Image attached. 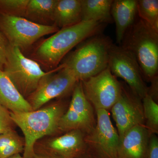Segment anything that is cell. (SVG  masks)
<instances>
[{"label": "cell", "mask_w": 158, "mask_h": 158, "mask_svg": "<svg viewBox=\"0 0 158 158\" xmlns=\"http://www.w3.org/2000/svg\"><path fill=\"white\" fill-rule=\"evenodd\" d=\"M65 112V105L61 102L36 110L10 112L15 124L24 135L23 158H34L36 142L44 137L59 132V122Z\"/></svg>", "instance_id": "6da1fadb"}, {"label": "cell", "mask_w": 158, "mask_h": 158, "mask_svg": "<svg viewBox=\"0 0 158 158\" xmlns=\"http://www.w3.org/2000/svg\"><path fill=\"white\" fill-rule=\"evenodd\" d=\"M103 25L97 22L81 21L62 28L41 44L35 56L43 63L49 66H56L75 46L98 34Z\"/></svg>", "instance_id": "7a4b0ae2"}, {"label": "cell", "mask_w": 158, "mask_h": 158, "mask_svg": "<svg viewBox=\"0 0 158 158\" xmlns=\"http://www.w3.org/2000/svg\"><path fill=\"white\" fill-rule=\"evenodd\" d=\"M111 44L107 37L98 34L89 37L61 65L78 81L96 75L108 67Z\"/></svg>", "instance_id": "3957f363"}, {"label": "cell", "mask_w": 158, "mask_h": 158, "mask_svg": "<svg viewBox=\"0 0 158 158\" xmlns=\"http://www.w3.org/2000/svg\"><path fill=\"white\" fill-rule=\"evenodd\" d=\"M122 42L121 46L135 57L142 74L149 80L155 78L158 70V32L140 19L127 31Z\"/></svg>", "instance_id": "277c9868"}, {"label": "cell", "mask_w": 158, "mask_h": 158, "mask_svg": "<svg viewBox=\"0 0 158 158\" xmlns=\"http://www.w3.org/2000/svg\"><path fill=\"white\" fill-rule=\"evenodd\" d=\"M3 71L26 99L50 72L44 71L37 62L25 56L20 49L9 44Z\"/></svg>", "instance_id": "5b68a950"}, {"label": "cell", "mask_w": 158, "mask_h": 158, "mask_svg": "<svg viewBox=\"0 0 158 158\" xmlns=\"http://www.w3.org/2000/svg\"><path fill=\"white\" fill-rule=\"evenodd\" d=\"M0 30L8 43L21 49L29 47L43 36L56 33L59 28L22 16L0 13Z\"/></svg>", "instance_id": "8992f818"}, {"label": "cell", "mask_w": 158, "mask_h": 158, "mask_svg": "<svg viewBox=\"0 0 158 158\" xmlns=\"http://www.w3.org/2000/svg\"><path fill=\"white\" fill-rule=\"evenodd\" d=\"M108 67L113 75L126 82L134 94L142 99L148 93L142 79V74L135 57L123 47L111 44L109 53Z\"/></svg>", "instance_id": "52a82bcc"}, {"label": "cell", "mask_w": 158, "mask_h": 158, "mask_svg": "<svg viewBox=\"0 0 158 158\" xmlns=\"http://www.w3.org/2000/svg\"><path fill=\"white\" fill-rule=\"evenodd\" d=\"M86 98L96 110H111L122 92V86L110 69L81 81Z\"/></svg>", "instance_id": "ba28073f"}, {"label": "cell", "mask_w": 158, "mask_h": 158, "mask_svg": "<svg viewBox=\"0 0 158 158\" xmlns=\"http://www.w3.org/2000/svg\"><path fill=\"white\" fill-rule=\"evenodd\" d=\"M78 82L69 71L61 65L51 71L40 82L37 89L26 100L33 110L42 108L53 99L66 95Z\"/></svg>", "instance_id": "9c48e42d"}, {"label": "cell", "mask_w": 158, "mask_h": 158, "mask_svg": "<svg viewBox=\"0 0 158 158\" xmlns=\"http://www.w3.org/2000/svg\"><path fill=\"white\" fill-rule=\"evenodd\" d=\"M95 125L92 105L86 98L80 81L73 90L68 110L60 118L58 131L66 133L80 130L86 135L92 131Z\"/></svg>", "instance_id": "30bf717a"}, {"label": "cell", "mask_w": 158, "mask_h": 158, "mask_svg": "<svg viewBox=\"0 0 158 158\" xmlns=\"http://www.w3.org/2000/svg\"><path fill=\"white\" fill-rule=\"evenodd\" d=\"M141 99L131 90H128L122 86L120 96L111 109L119 140L132 128L144 125L145 120Z\"/></svg>", "instance_id": "8fae6325"}, {"label": "cell", "mask_w": 158, "mask_h": 158, "mask_svg": "<svg viewBox=\"0 0 158 158\" xmlns=\"http://www.w3.org/2000/svg\"><path fill=\"white\" fill-rule=\"evenodd\" d=\"M97 123L85 135V143L107 158H118L119 137L107 110H96Z\"/></svg>", "instance_id": "7c38bea8"}, {"label": "cell", "mask_w": 158, "mask_h": 158, "mask_svg": "<svg viewBox=\"0 0 158 158\" xmlns=\"http://www.w3.org/2000/svg\"><path fill=\"white\" fill-rule=\"evenodd\" d=\"M86 135L73 130L59 137L40 140L34 145V153L60 158H76L84 149Z\"/></svg>", "instance_id": "4fadbf2b"}, {"label": "cell", "mask_w": 158, "mask_h": 158, "mask_svg": "<svg viewBox=\"0 0 158 158\" xmlns=\"http://www.w3.org/2000/svg\"><path fill=\"white\" fill-rule=\"evenodd\" d=\"M150 135L144 125L128 130L119 140L118 158H144Z\"/></svg>", "instance_id": "5bb4252c"}, {"label": "cell", "mask_w": 158, "mask_h": 158, "mask_svg": "<svg viewBox=\"0 0 158 158\" xmlns=\"http://www.w3.org/2000/svg\"><path fill=\"white\" fill-rule=\"evenodd\" d=\"M136 0H115L111 6V14L116 26V41L121 44L127 31L135 21Z\"/></svg>", "instance_id": "9a60e30c"}, {"label": "cell", "mask_w": 158, "mask_h": 158, "mask_svg": "<svg viewBox=\"0 0 158 158\" xmlns=\"http://www.w3.org/2000/svg\"><path fill=\"white\" fill-rule=\"evenodd\" d=\"M0 105L10 112H28L32 107L23 97L9 77L0 70Z\"/></svg>", "instance_id": "2e32d148"}, {"label": "cell", "mask_w": 158, "mask_h": 158, "mask_svg": "<svg viewBox=\"0 0 158 158\" xmlns=\"http://www.w3.org/2000/svg\"><path fill=\"white\" fill-rule=\"evenodd\" d=\"M55 25L61 28L82 21L81 0H57L53 15Z\"/></svg>", "instance_id": "e0dca14e"}, {"label": "cell", "mask_w": 158, "mask_h": 158, "mask_svg": "<svg viewBox=\"0 0 158 158\" xmlns=\"http://www.w3.org/2000/svg\"><path fill=\"white\" fill-rule=\"evenodd\" d=\"M112 0H81L82 21L110 23Z\"/></svg>", "instance_id": "ac0fdd59"}, {"label": "cell", "mask_w": 158, "mask_h": 158, "mask_svg": "<svg viewBox=\"0 0 158 158\" xmlns=\"http://www.w3.org/2000/svg\"><path fill=\"white\" fill-rule=\"evenodd\" d=\"M57 2V0H29L24 16L37 20H52Z\"/></svg>", "instance_id": "d6986e66"}, {"label": "cell", "mask_w": 158, "mask_h": 158, "mask_svg": "<svg viewBox=\"0 0 158 158\" xmlns=\"http://www.w3.org/2000/svg\"><path fill=\"white\" fill-rule=\"evenodd\" d=\"M24 146V138L15 130L0 134V158H9L23 152Z\"/></svg>", "instance_id": "ffe728a7"}, {"label": "cell", "mask_w": 158, "mask_h": 158, "mask_svg": "<svg viewBox=\"0 0 158 158\" xmlns=\"http://www.w3.org/2000/svg\"><path fill=\"white\" fill-rule=\"evenodd\" d=\"M137 12L140 19L158 32V0H139Z\"/></svg>", "instance_id": "44dd1931"}, {"label": "cell", "mask_w": 158, "mask_h": 158, "mask_svg": "<svg viewBox=\"0 0 158 158\" xmlns=\"http://www.w3.org/2000/svg\"><path fill=\"white\" fill-rule=\"evenodd\" d=\"M142 100L145 127L150 134L156 135L158 132V105L149 93Z\"/></svg>", "instance_id": "7402d4cb"}, {"label": "cell", "mask_w": 158, "mask_h": 158, "mask_svg": "<svg viewBox=\"0 0 158 158\" xmlns=\"http://www.w3.org/2000/svg\"><path fill=\"white\" fill-rule=\"evenodd\" d=\"M29 0H0V13L24 16Z\"/></svg>", "instance_id": "603a6c76"}, {"label": "cell", "mask_w": 158, "mask_h": 158, "mask_svg": "<svg viewBox=\"0 0 158 158\" xmlns=\"http://www.w3.org/2000/svg\"><path fill=\"white\" fill-rule=\"evenodd\" d=\"M15 126L11 118L10 111L0 106V134L14 131Z\"/></svg>", "instance_id": "cb8c5ba5"}, {"label": "cell", "mask_w": 158, "mask_h": 158, "mask_svg": "<svg viewBox=\"0 0 158 158\" xmlns=\"http://www.w3.org/2000/svg\"><path fill=\"white\" fill-rule=\"evenodd\" d=\"M147 158H158V139L156 134H151L147 151Z\"/></svg>", "instance_id": "d4e9b609"}, {"label": "cell", "mask_w": 158, "mask_h": 158, "mask_svg": "<svg viewBox=\"0 0 158 158\" xmlns=\"http://www.w3.org/2000/svg\"><path fill=\"white\" fill-rule=\"evenodd\" d=\"M8 42L0 30V70H3L6 62V51Z\"/></svg>", "instance_id": "484cf974"}, {"label": "cell", "mask_w": 158, "mask_h": 158, "mask_svg": "<svg viewBox=\"0 0 158 158\" xmlns=\"http://www.w3.org/2000/svg\"><path fill=\"white\" fill-rule=\"evenodd\" d=\"M34 158H60L56 157L51 156L44 155L34 153Z\"/></svg>", "instance_id": "4316f807"}, {"label": "cell", "mask_w": 158, "mask_h": 158, "mask_svg": "<svg viewBox=\"0 0 158 158\" xmlns=\"http://www.w3.org/2000/svg\"><path fill=\"white\" fill-rule=\"evenodd\" d=\"M9 158H23V156H22L20 154H17L11 156Z\"/></svg>", "instance_id": "83f0119b"}, {"label": "cell", "mask_w": 158, "mask_h": 158, "mask_svg": "<svg viewBox=\"0 0 158 158\" xmlns=\"http://www.w3.org/2000/svg\"><path fill=\"white\" fill-rule=\"evenodd\" d=\"M0 106H1V105H0Z\"/></svg>", "instance_id": "f1b7e54d"}]
</instances>
